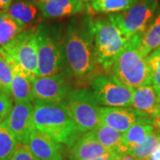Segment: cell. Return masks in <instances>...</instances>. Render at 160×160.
Masks as SVG:
<instances>
[{"mask_svg":"<svg viewBox=\"0 0 160 160\" xmlns=\"http://www.w3.org/2000/svg\"><path fill=\"white\" fill-rule=\"evenodd\" d=\"M154 131V126L152 124L143 121L138 122L132 125L125 133H123L124 144L130 151L132 148L142 144L146 138Z\"/></svg>","mask_w":160,"mask_h":160,"instance_id":"44dd1931","label":"cell"},{"mask_svg":"<svg viewBox=\"0 0 160 160\" xmlns=\"http://www.w3.org/2000/svg\"><path fill=\"white\" fill-rule=\"evenodd\" d=\"M35 28L23 30L7 45L0 47V52L10 64L20 67L31 80L38 77V63Z\"/></svg>","mask_w":160,"mask_h":160,"instance_id":"52a82bcc","label":"cell"},{"mask_svg":"<svg viewBox=\"0 0 160 160\" xmlns=\"http://www.w3.org/2000/svg\"><path fill=\"white\" fill-rule=\"evenodd\" d=\"M6 12L25 29L37 27L40 17H42L37 0H12Z\"/></svg>","mask_w":160,"mask_h":160,"instance_id":"2e32d148","label":"cell"},{"mask_svg":"<svg viewBox=\"0 0 160 160\" xmlns=\"http://www.w3.org/2000/svg\"><path fill=\"white\" fill-rule=\"evenodd\" d=\"M65 73L83 78L96 66L93 35V13L86 12L69 20L63 38Z\"/></svg>","mask_w":160,"mask_h":160,"instance_id":"6da1fadb","label":"cell"},{"mask_svg":"<svg viewBox=\"0 0 160 160\" xmlns=\"http://www.w3.org/2000/svg\"><path fill=\"white\" fill-rule=\"evenodd\" d=\"M93 35L96 62L104 69H109L114 65L129 38L122 34L109 15L93 17Z\"/></svg>","mask_w":160,"mask_h":160,"instance_id":"5b68a950","label":"cell"},{"mask_svg":"<svg viewBox=\"0 0 160 160\" xmlns=\"http://www.w3.org/2000/svg\"><path fill=\"white\" fill-rule=\"evenodd\" d=\"M32 102L36 129L48 134L65 147L69 146L81 134L62 102L37 99Z\"/></svg>","mask_w":160,"mask_h":160,"instance_id":"7a4b0ae2","label":"cell"},{"mask_svg":"<svg viewBox=\"0 0 160 160\" xmlns=\"http://www.w3.org/2000/svg\"><path fill=\"white\" fill-rule=\"evenodd\" d=\"M38 2H47V1H50V0H37Z\"/></svg>","mask_w":160,"mask_h":160,"instance_id":"8d00e7d4","label":"cell"},{"mask_svg":"<svg viewBox=\"0 0 160 160\" xmlns=\"http://www.w3.org/2000/svg\"><path fill=\"white\" fill-rule=\"evenodd\" d=\"M151 85L157 89H160V73H153L151 78Z\"/></svg>","mask_w":160,"mask_h":160,"instance_id":"4dcf8cb0","label":"cell"},{"mask_svg":"<svg viewBox=\"0 0 160 160\" xmlns=\"http://www.w3.org/2000/svg\"><path fill=\"white\" fill-rule=\"evenodd\" d=\"M140 39L141 35L131 37L113 65L115 76L132 89L151 85L152 78L146 56L140 50Z\"/></svg>","mask_w":160,"mask_h":160,"instance_id":"277c9868","label":"cell"},{"mask_svg":"<svg viewBox=\"0 0 160 160\" xmlns=\"http://www.w3.org/2000/svg\"><path fill=\"white\" fill-rule=\"evenodd\" d=\"M13 75L11 84V96L14 102L34 101L31 79L22 69L16 65H12Z\"/></svg>","mask_w":160,"mask_h":160,"instance_id":"d6986e66","label":"cell"},{"mask_svg":"<svg viewBox=\"0 0 160 160\" xmlns=\"http://www.w3.org/2000/svg\"><path fill=\"white\" fill-rule=\"evenodd\" d=\"M139 0H92L90 12L94 13L111 14L126 11Z\"/></svg>","mask_w":160,"mask_h":160,"instance_id":"7402d4cb","label":"cell"},{"mask_svg":"<svg viewBox=\"0 0 160 160\" xmlns=\"http://www.w3.org/2000/svg\"><path fill=\"white\" fill-rule=\"evenodd\" d=\"M160 46V10L152 19L146 30L141 35L140 50L147 57Z\"/></svg>","mask_w":160,"mask_h":160,"instance_id":"ffe728a7","label":"cell"},{"mask_svg":"<svg viewBox=\"0 0 160 160\" xmlns=\"http://www.w3.org/2000/svg\"><path fill=\"white\" fill-rule=\"evenodd\" d=\"M92 92L103 107L131 108L133 89L122 83L115 75H100L92 82Z\"/></svg>","mask_w":160,"mask_h":160,"instance_id":"9c48e42d","label":"cell"},{"mask_svg":"<svg viewBox=\"0 0 160 160\" xmlns=\"http://www.w3.org/2000/svg\"><path fill=\"white\" fill-rule=\"evenodd\" d=\"M10 160H38L24 143H18L16 149Z\"/></svg>","mask_w":160,"mask_h":160,"instance_id":"83f0119b","label":"cell"},{"mask_svg":"<svg viewBox=\"0 0 160 160\" xmlns=\"http://www.w3.org/2000/svg\"><path fill=\"white\" fill-rule=\"evenodd\" d=\"M33 97L49 102H62L72 89L65 73L36 77L31 80Z\"/></svg>","mask_w":160,"mask_h":160,"instance_id":"30bf717a","label":"cell"},{"mask_svg":"<svg viewBox=\"0 0 160 160\" xmlns=\"http://www.w3.org/2000/svg\"><path fill=\"white\" fill-rule=\"evenodd\" d=\"M18 142L5 123L0 124V160H10L13 155Z\"/></svg>","mask_w":160,"mask_h":160,"instance_id":"d4e9b609","label":"cell"},{"mask_svg":"<svg viewBox=\"0 0 160 160\" xmlns=\"http://www.w3.org/2000/svg\"><path fill=\"white\" fill-rule=\"evenodd\" d=\"M119 160H137L134 157H132V155L130 154H126L125 156H123Z\"/></svg>","mask_w":160,"mask_h":160,"instance_id":"e575fe53","label":"cell"},{"mask_svg":"<svg viewBox=\"0 0 160 160\" xmlns=\"http://www.w3.org/2000/svg\"><path fill=\"white\" fill-rule=\"evenodd\" d=\"M160 146V137L156 132L150 133L142 144L132 148L129 154L137 160H147Z\"/></svg>","mask_w":160,"mask_h":160,"instance_id":"cb8c5ba5","label":"cell"},{"mask_svg":"<svg viewBox=\"0 0 160 160\" xmlns=\"http://www.w3.org/2000/svg\"><path fill=\"white\" fill-rule=\"evenodd\" d=\"M26 145L38 160H62L66 153L64 145L36 128L31 132Z\"/></svg>","mask_w":160,"mask_h":160,"instance_id":"4fadbf2b","label":"cell"},{"mask_svg":"<svg viewBox=\"0 0 160 160\" xmlns=\"http://www.w3.org/2000/svg\"><path fill=\"white\" fill-rule=\"evenodd\" d=\"M147 160H160V146Z\"/></svg>","mask_w":160,"mask_h":160,"instance_id":"836d02e7","label":"cell"},{"mask_svg":"<svg viewBox=\"0 0 160 160\" xmlns=\"http://www.w3.org/2000/svg\"><path fill=\"white\" fill-rule=\"evenodd\" d=\"M35 30L38 42V76L65 73L62 25L39 22Z\"/></svg>","mask_w":160,"mask_h":160,"instance_id":"3957f363","label":"cell"},{"mask_svg":"<svg viewBox=\"0 0 160 160\" xmlns=\"http://www.w3.org/2000/svg\"><path fill=\"white\" fill-rule=\"evenodd\" d=\"M157 92H158V116L160 115V89H157Z\"/></svg>","mask_w":160,"mask_h":160,"instance_id":"d590c367","label":"cell"},{"mask_svg":"<svg viewBox=\"0 0 160 160\" xmlns=\"http://www.w3.org/2000/svg\"><path fill=\"white\" fill-rule=\"evenodd\" d=\"M62 103L80 133L92 131L101 125V107L89 89H71Z\"/></svg>","mask_w":160,"mask_h":160,"instance_id":"8992f818","label":"cell"},{"mask_svg":"<svg viewBox=\"0 0 160 160\" xmlns=\"http://www.w3.org/2000/svg\"><path fill=\"white\" fill-rule=\"evenodd\" d=\"M111 152L95 138L92 131L81 133L69 146L66 147L68 160H88Z\"/></svg>","mask_w":160,"mask_h":160,"instance_id":"5bb4252c","label":"cell"},{"mask_svg":"<svg viewBox=\"0 0 160 160\" xmlns=\"http://www.w3.org/2000/svg\"><path fill=\"white\" fill-rule=\"evenodd\" d=\"M5 125L15 137L18 143L26 144L35 129L33 105L30 102H14Z\"/></svg>","mask_w":160,"mask_h":160,"instance_id":"8fae6325","label":"cell"},{"mask_svg":"<svg viewBox=\"0 0 160 160\" xmlns=\"http://www.w3.org/2000/svg\"><path fill=\"white\" fill-rule=\"evenodd\" d=\"M146 61L152 74L160 73V46L149 53L146 57Z\"/></svg>","mask_w":160,"mask_h":160,"instance_id":"f1b7e54d","label":"cell"},{"mask_svg":"<svg viewBox=\"0 0 160 160\" xmlns=\"http://www.w3.org/2000/svg\"><path fill=\"white\" fill-rule=\"evenodd\" d=\"M23 30L25 28L6 11H0V47L7 45Z\"/></svg>","mask_w":160,"mask_h":160,"instance_id":"603a6c76","label":"cell"},{"mask_svg":"<svg viewBox=\"0 0 160 160\" xmlns=\"http://www.w3.org/2000/svg\"><path fill=\"white\" fill-rule=\"evenodd\" d=\"M121 158L119 155H118L117 153H115L113 151L109 152L108 154L103 155L101 157H98V158H92V159L88 160H119Z\"/></svg>","mask_w":160,"mask_h":160,"instance_id":"f546056e","label":"cell"},{"mask_svg":"<svg viewBox=\"0 0 160 160\" xmlns=\"http://www.w3.org/2000/svg\"><path fill=\"white\" fill-rule=\"evenodd\" d=\"M153 126H154L155 132L160 137V115L156 118V119L154 120V123H153Z\"/></svg>","mask_w":160,"mask_h":160,"instance_id":"d6a6232c","label":"cell"},{"mask_svg":"<svg viewBox=\"0 0 160 160\" xmlns=\"http://www.w3.org/2000/svg\"><path fill=\"white\" fill-rule=\"evenodd\" d=\"M12 68L3 53L0 52V90L11 95V84L12 79Z\"/></svg>","mask_w":160,"mask_h":160,"instance_id":"484cf974","label":"cell"},{"mask_svg":"<svg viewBox=\"0 0 160 160\" xmlns=\"http://www.w3.org/2000/svg\"><path fill=\"white\" fill-rule=\"evenodd\" d=\"M101 125L109 126L125 133L132 125L138 122H148L153 125L154 121L140 113L132 108L125 107H101L100 108Z\"/></svg>","mask_w":160,"mask_h":160,"instance_id":"7c38bea8","label":"cell"},{"mask_svg":"<svg viewBox=\"0 0 160 160\" xmlns=\"http://www.w3.org/2000/svg\"><path fill=\"white\" fill-rule=\"evenodd\" d=\"M131 108L154 121L158 116V92L154 86L146 85L134 88Z\"/></svg>","mask_w":160,"mask_h":160,"instance_id":"e0dca14e","label":"cell"},{"mask_svg":"<svg viewBox=\"0 0 160 160\" xmlns=\"http://www.w3.org/2000/svg\"><path fill=\"white\" fill-rule=\"evenodd\" d=\"M98 142L106 149L113 151L122 158L128 154L129 150L123 142V134L109 126L100 125L97 128L92 130Z\"/></svg>","mask_w":160,"mask_h":160,"instance_id":"ac0fdd59","label":"cell"},{"mask_svg":"<svg viewBox=\"0 0 160 160\" xmlns=\"http://www.w3.org/2000/svg\"><path fill=\"white\" fill-rule=\"evenodd\" d=\"M12 0H0V11H6Z\"/></svg>","mask_w":160,"mask_h":160,"instance_id":"1f68e13d","label":"cell"},{"mask_svg":"<svg viewBox=\"0 0 160 160\" xmlns=\"http://www.w3.org/2000/svg\"><path fill=\"white\" fill-rule=\"evenodd\" d=\"M38 3L45 19L73 17L90 9V2L86 0H50Z\"/></svg>","mask_w":160,"mask_h":160,"instance_id":"9a60e30c","label":"cell"},{"mask_svg":"<svg viewBox=\"0 0 160 160\" xmlns=\"http://www.w3.org/2000/svg\"><path fill=\"white\" fill-rule=\"evenodd\" d=\"M158 0H139L126 11L109 14V19L127 38L142 35L156 14Z\"/></svg>","mask_w":160,"mask_h":160,"instance_id":"ba28073f","label":"cell"},{"mask_svg":"<svg viewBox=\"0 0 160 160\" xmlns=\"http://www.w3.org/2000/svg\"><path fill=\"white\" fill-rule=\"evenodd\" d=\"M12 98L11 95L0 90V124L5 122L12 108Z\"/></svg>","mask_w":160,"mask_h":160,"instance_id":"4316f807","label":"cell"}]
</instances>
